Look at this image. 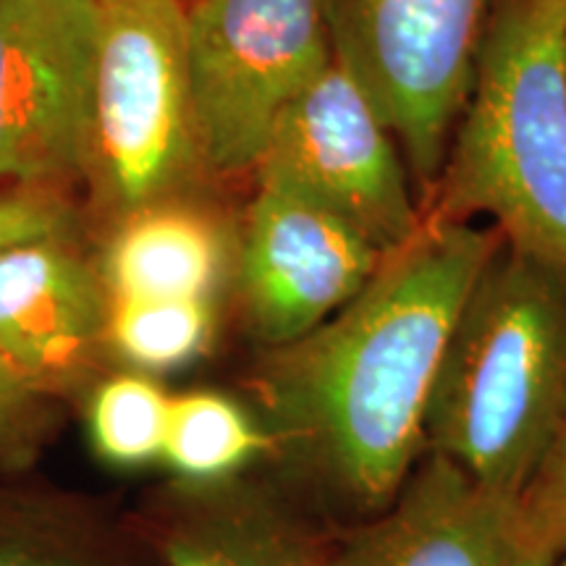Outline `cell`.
Returning a JSON list of instances; mask_svg holds the SVG:
<instances>
[{"mask_svg":"<svg viewBox=\"0 0 566 566\" xmlns=\"http://www.w3.org/2000/svg\"><path fill=\"white\" fill-rule=\"evenodd\" d=\"M254 174L334 212L380 254L422 229L405 155L336 59L283 108Z\"/></svg>","mask_w":566,"mask_h":566,"instance_id":"obj_7","label":"cell"},{"mask_svg":"<svg viewBox=\"0 0 566 566\" xmlns=\"http://www.w3.org/2000/svg\"><path fill=\"white\" fill-rule=\"evenodd\" d=\"M171 396L153 375L113 373L92 386L87 422L97 457L116 467H147L166 454Z\"/></svg>","mask_w":566,"mask_h":566,"instance_id":"obj_17","label":"cell"},{"mask_svg":"<svg viewBox=\"0 0 566 566\" xmlns=\"http://www.w3.org/2000/svg\"><path fill=\"white\" fill-rule=\"evenodd\" d=\"M516 520L530 566H551L566 554V417L516 495Z\"/></svg>","mask_w":566,"mask_h":566,"instance_id":"obj_18","label":"cell"},{"mask_svg":"<svg viewBox=\"0 0 566 566\" xmlns=\"http://www.w3.org/2000/svg\"><path fill=\"white\" fill-rule=\"evenodd\" d=\"M63 229H66L63 210L45 195H0V254L42 239H61Z\"/></svg>","mask_w":566,"mask_h":566,"instance_id":"obj_20","label":"cell"},{"mask_svg":"<svg viewBox=\"0 0 566 566\" xmlns=\"http://www.w3.org/2000/svg\"><path fill=\"white\" fill-rule=\"evenodd\" d=\"M566 417V273L501 244L438 367L424 451L516 499Z\"/></svg>","mask_w":566,"mask_h":566,"instance_id":"obj_2","label":"cell"},{"mask_svg":"<svg viewBox=\"0 0 566 566\" xmlns=\"http://www.w3.org/2000/svg\"><path fill=\"white\" fill-rule=\"evenodd\" d=\"M491 19V0H325L334 59L394 134L422 200L475 90Z\"/></svg>","mask_w":566,"mask_h":566,"instance_id":"obj_5","label":"cell"},{"mask_svg":"<svg viewBox=\"0 0 566 566\" xmlns=\"http://www.w3.org/2000/svg\"><path fill=\"white\" fill-rule=\"evenodd\" d=\"M101 0H0V181L82 174Z\"/></svg>","mask_w":566,"mask_h":566,"instance_id":"obj_8","label":"cell"},{"mask_svg":"<svg viewBox=\"0 0 566 566\" xmlns=\"http://www.w3.org/2000/svg\"><path fill=\"white\" fill-rule=\"evenodd\" d=\"M229 265L223 223L187 197H174L113 223L101 279L111 300H216Z\"/></svg>","mask_w":566,"mask_h":566,"instance_id":"obj_13","label":"cell"},{"mask_svg":"<svg viewBox=\"0 0 566 566\" xmlns=\"http://www.w3.org/2000/svg\"><path fill=\"white\" fill-rule=\"evenodd\" d=\"M551 566H566V554H564L562 558H558V562H556V564H551Z\"/></svg>","mask_w":566,"mask_h":566,"instance_id":"obj_21","label":"cell"},{"mask_svg":"<svg viewBox=\"0 0 566 566\" xmlns=\"http://www.w3.org/2000/svg\"><path fill=\"white\" fill-rule=\"evenodd\" d=\"M501 244L493 226L422 218L344 310L258 365L252 391L271 457L331 525L384 512L422 459L446 344Z\"/></svg>","mask_w":566,"mask_h":566,"instance_id":"obj_1","label":"cell"},{"mask_svg":"<svg viewBox=\"0 0 566 566\" xmlns=\"http://www.w3.org/2000/svg\"><path fill=\"white\" fill-rule=\"evenodd\" d=\"M187 55L208 171H254L275 122L334 61L325 0H189Z\"/></svg>","mask_w":566,"mask_h":566,"instance_id":"obj_6","label":"cell"},{"mask_svg":"<svg viewBox=\"0 0 566 566\" xmlns=\"http://www.w3.org/2000/svg\"><path fill=\"white\" fill-rule=\"evenodd\" d=\"M55 396L0 357V475H13L40 454L55 424Z\"/></svg>","mask_w":566,"mask_h":566,"instance_id":"obj_19","label":"cell"},{"mask_svg":"<svg viewBox=\"0 0 566 566\" xmlns=\"http://www.w3.org/2000/svg\"><path fill=\"white\" fill-rule=\"evenodd\" d=\"M273 454L263 422L231 396L187 391L171 396L163 462L179 480L210 483L242 475L260 457Z\"/></svg>","mask_w":566,"mask_h":566,"instance_id":"obj_15","label":"cell"},{"mask_svg":"<svg viewBox=\"0 0 566 566\" xmlns=\"http://www.w3.org/2000/svg\"><path fill=\"white\" fill-rule=\"evenodd\" d=\"M187 3H189V0H187Z\"/></svg>","mask_w":566,"mask_h":566,"instance_id":"obj_22","label":"cell"},{"mask_svg":"<svg viewBox=\"0 0 566 566\" xmlns=\"http://www.w3.org/2000/svg\"><path fill=\"white\" fill-rule=\"evenodd\" d=\"M108 310L101 271L61 239L0 254V357L55 399L95 386L111 354Z\"/></svg>","mask_w":566,"mask_h":566,"instance_id":"obj_12","label":"cell"},{"mask_svg":"<svg viewBox=\"0 0 566 566\" xmlns=\"http://www.w3.org/2000/svg\"><path fill=\"white\" fill-rule=\"evenodd\" d=\"M478 216L566 273V0H506L488 27L475 90L422 200L428 221Z\"/></svg>","mask_w":566,"mask_h":566,"instance_id":"obj_3","label":"cell"},{"mask_svg":"<svg viewBox=\"0 0 566 566\" xmlns=\"http://www.w3.org/2000/svg\"><path fill=\"white\" fill-rule=\"evenodd\" d=\"M0 566L163 564L126 512H108L82 495L0 475Z\"/></svg>","mask_w":566,"mask_h":566,"instance_id":"obj_14","label":"cell"},{"mask_svg":"<svg viewBox=\"0 0 566 566\" xmlns=\"http://www.w3.org/2000/svg\"><path fill=\"white\" fill-rule=\"evenodd\" d=\"M212 336L216 300H111L108 352L137 373L179 370L208 352Z\"/></svg>","mask_w":566,"mask_h":566,"instance_id":"obj_16","label":"cell"},{"mask_svg":"<svg viewBox=\"0 0 566 566\" xmlns=\"http://www.w3.org/2000/svg\"><path fill=\"white\" fill-rule=\"evenodd\" d=\"M384 258L334 212L258 181L239 250L247 328L271 349L313 334L363 292Z\"/></svg>","mask_w":566,"mask_h":566,"instance_id":"obj_9","label":"cell"},{"mask_svg":"<svg viewBox=\"0 0 566 566\" xmlns=\"http://www.w3.org/2000/svg\"><path fill=\"white\" fill-rule=\"evenodd\" d=\"M163 566H331L338 527L289 483L171 480L126 509Z\"/></svg>","mask_w":566,"mask_h":566,"instance_id":"obj_10","label":"cell"},{"mask_svg":"<svg viewBox=\"0 0 566 566\" xmlns=\"http://www.w3.org/2000/svg\"><path fill=\"white\" fill-rule=\"evenodd\" d=\"M205 168L187 55V0H101L82 176L111 223L187 197Z\"/></svg>","mask_w":566,"mask_h":566,"instance_id":"obj_4","label":"cell"},{"mask_svg":"<svg viewBox=\"0 0 566 566\" xmlns=\"http://www.w3.org/2000/svg\"><path fill=\"white\" fill-rule=\"evenodd\" d=\"M331 566H530V558L516 499L424 451L384 512L338 530Z\"/></svg>","mask_w":566,"mask_h":566,"instance_id":"obj_11","label":"cell"}]
</instances>
